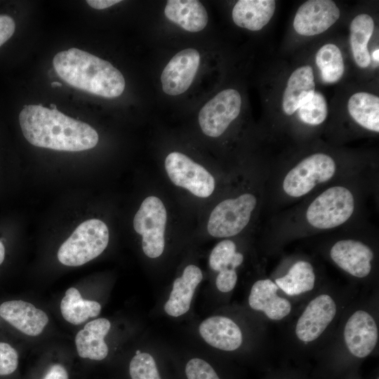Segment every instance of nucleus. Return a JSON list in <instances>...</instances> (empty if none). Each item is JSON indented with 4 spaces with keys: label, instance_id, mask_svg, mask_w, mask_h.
I'll use <instances>...</instances> for the list:
<instances>
[{
    "label": "nucleus",
    "instance_id": "obj_1",
    "mask_svg": "<svg viewBox=\"0 0 379 379\" xmlns=\"http://www.w3.org/2000/svg\"><path fill=\"white\" fill-rule=\"evenodd\" d=\"M378 288L361 290L313 358L312 372L318 379H353L362 363L378 353Z\"/></svg>",
    "mask_w": 379,
    "mask_h": 379
},
{
    "label": "nucleus",
    "instance_id": "obj_2",
    "mask_svg": "<svg viewBox=\"0 0 379 379\" xmlns=\"http://www.w3.org/2000/svg\"><path fill=\"white\" fill-rule=\"evenodd\" d=\"M269 325L241 305L216 307L194 328L202 350L237 365L271 368Z\"/></svg>",
    "mask_w": 379,
    "mask_h": 379
},
{
    "label": "nucleus",
    "instance_id": "obj_3",
    "mask_svg": "<svg viewBox=\"0 0 379 379\" xmlns=\"http://www.w3.org/2000/svg\"><path fill=\"white\" fill-rule=\"evenodd\" d=\"M361 290L355 285L325 283L282 327L281 349L286 360L307 364L334 332L342 315Z\"/></svg>",
    "mask_w": 379,
    "mask_h": 379
},
{
    "label": "nucleus",
    "instance_id": "obj_4",
    "mask_svg": "<svg viewBox=\"0 0 379 379\" xmlns=\"http://www.w3.org/2000/svg\"><path fill=\"white\" fill-rule=\"evenodd\" d=\"M19 123L25 139L38 147L80 152L93 148L99 140L97 131L88 124L41 105H25Z\"/></svg>",
    "mask_w": 379,
    "mask_h": 379
},
{
    "label": "nucleus",
    "instance_id": "obj_5",
    "mask_svg": "<svg viewBox=\"0 0 379 379\" xmlns=\"http://www.w3.org/2000/svg\"><path fill=\"white\" fill-rule=\"evenodd\" d=\"M58 76L70 86L107 98L120 96L126 82L110 62L77 48L58 53L53 59Z\"/></svg>",
    "mask_w": 379,
    "mask_h": 379
},
{
    "label": "nucleus",
    "instance_id": "obj_6",
    "mask_svg": "<svg viewBox=\"0 0 379 379\" xmlns=\"http://www.w3.org/2000/svg\"><path fill=\"white\" fill-rule=\"evenodd\" d=\"M170 354L176 379H244L238 365L201 348L170 347Z\"/></svg>",
    "mask_w": 379,
    "mask_h": 379
},
{
    "label": "nucleus",
    "instance_id": "obj_7",
    "mask_svg": "<svg viewBox=\"0 0 379 379\" xmlns=\"http://www.w3.org/2000/svg\"><path fill=\"white\" fill-rule=\"evenodd\" d=\"M241 305L270 325L283 326L296 313L300 305L284 295L270 277H259L251 283Z\"/></svg>",
    "mask_w": 379,
    "mask_h": 379
},
{
    "label": "nucleus",
    "instance_id": "obj_8",
    "mask_svg": "<svg viewBox=\"0 0 379 379\" xmlns=\"http://www.w3.org/2000/svg\"><path fill=\"white\" fill-rule=\"evenodd\" d=\"M106 224L92 218L81 222L60 246L58 259L63 265L77 267L99 256L109 243Z\"/></svg>",
    "mask_w": 379,
    "mask_h": 379
},
{
    "label": "nucleus",
    "instance_id": "obj_9",
    "mask_svg": "<svg viewBox=\"0 0 379 379\" xmlns=\"http://www.w3.org/2000/svg\"><path fill=\"white\" fill-rule=\"evenodd\" d=\"M328 255L340 270L366 290L378 288L373 279L375 253L371 246L359 240L340 239L333 244Z\"/></svg>",
    "mask_w": 379,
    "mask_h": 379
},
{
    "label": "nucleus",
    "instance_id": "obj_10",
    "mask_svg": "<svg viewBox=\"0 0 379 379\" xmlns=\"http://www.w3.org/2000/svg\"><path fill=\"white\" fill-rule=\"evenodd\" d=\"M244 261V254L231 239L220 241L212 249L208 265L215 276L210 292L217 307L230 303L239 280L237 269Z\"/></svg>",
    "mask_w": 379,
    "mask_h": 379
},
{
    "label": "nucleus",
    "instance_id": "obj_11",
    "mask_svg": "<svg viewBox=\"0 0 379 379\" xmlns=\"http://www.w3.org/2000/svg\"><path fill=\"white\" fill-rule=\"evenodd\" d=\"M354 209V199L350 190L343 186H334L311 202L306 211V219L315 228L331 229L345 222Z\"/></svg>",
    "mask_w": 379,
    "mask_h": 379
},
{
    "label": "nucleus",
    "instance_id": "obj_12",
    "mask_svg": "<svg viewBox=\"0 0 379 379\" xmlns=\"http://www.w3.org/2000/svg\"><path fill=\"white\" fill-rule=\"evenodd\" d=\"M166 220V208L155 196L145 198L134 216L133 228L142 236V252L150 259L158 258L164 252Z\"/></svg>",
    "mask_w": 379,
    "mask_h": 379
},
{
    "label": "nucleus",
    "instance_id": "obj_13",
    "mask_svg": "<svg viewBox=\"0 0 379 379\" xmlns=\"http://www.w3.org/2000/svg\"><path fill=\"white\" fill-rule=\"evenodd\" d=\"M336 171L334 159L324 153L312 154L295 165L285 176L283 190L291 197H302L317 185L331 180Z\"/></svg>",
    "mask_w": 379,
    "mask_h": 379
},
{
    "label": "nucleus",
    "instance_id": "obj_14",
    "mask_svg": "<svg viewBox=\"0 0 379 379\" xmlns=\"http://www.w3.org/2000/svg\"><path fill=\"white\" fill-rule=\"evenodd\" d=\"M256 204V197L250 193L220 202L210 214L207 224L208 234L215 238L238 234L248 225Z\"/></svg>",
    "mask_w": 379,
    "mask_h": 379
},
{
    "label": "nucleus",
    "instance_id": "obj_15",
    "mask_svg": "<svg viewBox=\"0 0 379 379\" xmlns=\"http://www.w3.org/2000/svg\"><path fill=\"white\" fill-rule=\"evenodd\" d=\"M204 279L201 268L195 264L186 265L175 277L160 302L161 314L173 319H180L191 311L198 288Z\"/></svg>",
    "mask_w": 379,
    "mask_h": 379
},
{
    "label": "nucleus",
    "instance_id": "obj_16",
    "mask_svg": "<svg viewBox=\"0 0 379 379\" xmlns=\"http://www.w3.org/2000/svg\"><path fill=\"white\" fill-rule=\"evenodd\" d=\"M165 168L174 185L189 190L198 197L206 198L214 191L213 176L204 166L184 154L173 152L168 154Z\"/></svg>",
    "mask_w": 379,
    "mask_h": 379
},
{
    "label": "nucleus",
    "instance_id": "obj_17",
    "mask_svg": "<svg viewBox=\"0 0 379 379\" xmlns=\"http://www.w3.org/2000/svg\"><path fill=\"white\" fill-rule=\"evenodd\" d=\"M128 374L130 379H176L170 347L149 340L133 352L128 363Z\"/></svg>",
    "mask_w": 379,
    "mask_h": 379
},
{
    "label": "nucleus",
    "instance_id": "obj_18",
    "mask_svg": "<svg viewBox=\"0 0 379 379\" xmlns=\"http://www.w3.org/2000/svg\"><path fill=\"white\" fill-rule=\"evenodd\" d=\"M270 278L284 295L300 306L326 283L312 262L305 259L295 260L284 272Z\"/></svg>",
    "mask_w": 379,
    "mask_h": 379
},
{
    "label": "nucleus",
    "instance_id": "obj_19",
    "mask_svg": "<svg viewBox=\"0 0 379 379\" xmlns=\"http://www.w3.org/2000/svg\"><path fill=\"white\" fill-rule=\"evenodd\" d=\"M241 107L239 93L233 88L225 89L200 109L199 124L203 133L212 138L220 136L239 116Z\"/></svg>",
    "mask_w": 379,
    "mask_h": 379
},
{
    "label": "nucleus",
    "instance_id": "obj_20",
    "mask_svg": "<svg viewBox=\"0 0 379 379\" xmlns=\"http://www.w3.org/2000/svg\"><path fill=\"white\" fill-rule=\"evenodd\" d=\"M340 16V9L333 1L309 0L298 8L293 26L300 35H318L329 29Z\"/></svg>",
    "mask_w": 379,
    "mask_h": 379
},
{
    "label": "nucleus",
    "instance_id": "obj_21",
    "mask_svg": "<svg viewBox=\"0 0 379 379\" xmlns=\"http://www.w3.org/2000/svg\"><path fill=\"white\" fill-rule=\"evenodd\" d=\"M199 63L200 55L194 48H185L176 53L161 73L164 92L170 95L185 92L195 77Z\"/></svg>",
    "mask_w": 379,
    "mask_h": 379
},
{
    "label": "nucleus",
    "instance_id": "obj_22",
    "mask_svg": "<svg viewBox=\"0 0 379 379\" xmlns=\"http://www.w3.org/2000/svg\"><path fill=\"white\" fill-rule=\"evenodd\" d=\"M0 316L20 332L30 336L39 335L48 322L47 314L23 300H10L0 305Z\"/></svg>",
    "mask_w": 379,
    "mask_h": 379
},
{
    "label": "nucleus",
    "instance_id": "obj_23",
    "mask_svg": "<svg viewBox=\"0 0 379 379\" xmlns=\"http://www.w3.org/2000/svg\"><path fill=\"white\" fill-rule=\"evenodd\" d=\"M111 328V321L106 318H98L88 322L75 337L79 356L95 361L106 359L109 353V347L105 338Z\"/></svg>",
    "mask_w": 379,
    "mask_h": 379
},
{
    "label": "nucleus",
    "instance_id": "obj_24",
    "mask_svg": "<svg viewBox=\"0 0 379 379\" xmlns=\"http://www.w3.org/2000/svg\"><path fill=\"white\" fill-rule=\"evenodd\" d=\"M315 92L313 69L300 66L289 77L282 98V109L287 115L294 114Z\"/></svg>",
    "mask_w": 379,
    "mask_h": 379
},
{
    "label": "nucleus",
    "instance_id": "obj_25",
    "mask_svg": "<svg viewBox=\"0 0 379 379\" xmlns=\"http://www.w3.org/2000/svg\"><path fill=\"white\" fill-rule=\"evenodd\" d=\"M275 8L273 0H239L232 9V20L240 27L259 31L270 21Z\"/></svg>",
    "mask_w": 379,
    "mask_h": 379
},
{
    "label": "nucleus",
    "instance_id": "obj_26",
    "mask_svg": "<svg viewBox=\"0 0 379 379\" xmlns=\"http://www.w3.org/2000/svg\"><path fill=\"white\" fill-rule=\"evenodd\" d=\"M164 14L170 21L191 32L202 30L208 22L206 10L197 0H169Z\"/></svg>",
    "mask_w": 379,
    "mask_h": 379
},
{
    "label": "nucleus",
    "instance_id": "obj_27",
    "mask_svg": "<svg viewBox=\"0 0 379 379\" xmlns=\"http://www.w3.org/2000/svg\"><path fill=\"white\" fill-rule=\"evenodd\" d=\"M374 21L371 15L361 13L355 16L350 25V44L355 63L361 68L371 64L368 44L374 30Z\"/></svg>",
    "mask_w": 379,
    "mask_h": 379
},
{
    "label": "nucleus",
    "instance_id": "obj_28",
    "mask_svg": "<svg viewBox=\"0 0 379 379\" xmlns=\"http://www.w3.org/2000/svg\"><path fill=\"white\" fill-rule=\"evenodd\" d=\"M347 109L353 120L361 127L379 132V98L368 92L352 94L347 102Z\"/></svg>",
    "mask_w": 379,
    "mask_h": 379
},
{
    "label": "nucleus",
    "instance_id": "obj_29",
    "mask_svg": "<svg viewBox=\"0 0 379 379\" xmlns=\"http://www.w3.org/2000/svg\"><path fill=\"white\" fill-rule=\"evenodd\" d=\"M101 309L98 302L83 299L79 291L74 287L66 291L60 302L63 318L74 325H79L88 318L98 316Z\"/></svg>",
    "mask_w": 379,
    "mask_h": 379
},
{
    "label": "nucleus",
    "instance_id": "obj_30",
    "mask_svg": "<svg viewBox=\"0 0 379 379\" xmlns=\"http://www.w3.org/2000/svg\"><path fill=\"white\" fill-rule=\"evenodd\" d=\"M315 62L326 84L338 82L343 76L345 65L342 53L334 44H326L317 51Z\"/></svg>",
    "mask_w": 379,
    "mask_h": 379
},
{
    "label": "nucleus",
    "instance_id": "obj_31",
    "mask_svg": "<svg viewBox=\"0 0 379 379\" xmlns=\"http://www.w3.org/2000/svg\"><path fill=\"white\" fill-rule=\"evenodd\" d=\"M300 119L305 124L316 126L326 119L328 108L326 98L319 93L314 95L298 109Z\"/></svg>",
    "mask_w": 379,
    "mask_h": 379
},
{
    "label": "nucleus",
    "instance_id": "obj_32",
    "mask_svg": "<svg viewBox=\"0 0 379 379\" xmlns=\"http://www.w3.org/2000/svg\"><path fill=\"white\" fill-rule=\"evenodd\" d=\"M261 379H318L307 364L285 363L265 371Z\"/></svg>",
    "mask_w": 379,
    "mask_h": 379
},
{
    "label": "nucleus",
    "instance_id": "obj_33",
    "mask_svg": "<svg viewBox=\"0 0 379 379\" xmlns=\"http://www.w3.org/2000/svg\"><path fill=\"white\" fill-rule=\"evenodd\" d=\"M18 365L17 351L9 344L0 342V375L13 373Z\"/></svg>",
    "mask_w": 379,
    "mask_h": 379
},
{
    "label": "nucleus",
    "instance_id": "obj_34",
    "mask_svg": "<svg viewBox=\"0 0 379 379\" xmlns=\"http://www.w3.org/2000/svg\"><path fill=\"white\" fill-rule=\"evenodd\" d=\"M15 29L14 20L7 15H0V46L6 42Z\"/></svg>",
    "mask_w": 379,
    "mask_h": 379
},
{
    "label": "nucleus",
    "instance_id": "obj_35",
    "mask_svg": "<svg viewBox=\"0 0 379 379\" xmlns=\"http://www.w3.org/2000/svg\"><path fill=\"white\" fill-rule=\"evenodd\" d=\"M68 373L64 366L60 364L53 365L44 379H68Z\"/></svg>",
    "mask_w": 379,
    "mask_h": 379
},
{
    "label": "nucleus",
    "instance_id": "obj_36",
    "mask_svg": "<svg viewBox=\"0 0 379 379\" xmlns=\"http://www.w3.org/2000/svg\"><path fill=\"white\" fill-rule=\"evenodd\" d=\"M121 1L120 0H88L86 3L95 9H105L115 5Z\"/></svg>",
    "mask_w": 379,
    "mask_h": 379
},
{
    "label": "nucleus",
    "instance_id": "obj_37",
    "mask_svg": "<svg viewBox=\"0 0 379 379\" xmlns=\"http://www.w3.org/2000/svg\"><path fill=\"white\" fill-rule=\"evenodd\" d=\"M5 258V247L4 244L0 241V265L4 262Z\"/></svg>",
    "mask_w": 379,
    "mask_h": 379
},
{
    "label": "nucleus",
    "instance_id": "obj_38",
    "mask_svg": "<svg viewBox=\"0 0 379 379\" xmlns=\"http://www.w3.org/2000/svg\"><path fill=\"white\" fill-rule=\"evenodd\" d=\"M370 379H379L378 369L375 370Z\"/></svg>",
    "mask_w": 379,
    "mask_h": 379
},
{
    "label": "nucleus",
    "instance_id": "obj_39",
    "mask_svg": "<svg viewBox=\"0 0 379 379\" xmlns=\"http://www.w3.org/2000/svg\"><path fill=\"white\" fill-rule=\"evenodd\" d=\"M51 86H53V87L61 86L62 84H60L59 82H57V81H53V83H51Z\"/></svg>",
    "mask_w": 379,
    "mask_h": 379
},
{
    "label": "nucleus",
    "instance_id": "obj_40",
    "mask_svg": "<svg viewBox=\"0 0 379 379\" xmlns=\"http://www.w3.org/2000/svg\"><path fill=\"white\" fill-rule=\"evenodd\" d=\"M353 379H363V378H361V376L359 374V375H357L356 377H354Z\"/></svg>",
    "mask_w": 379,
    "mask_h": 379
}]
</instances>
